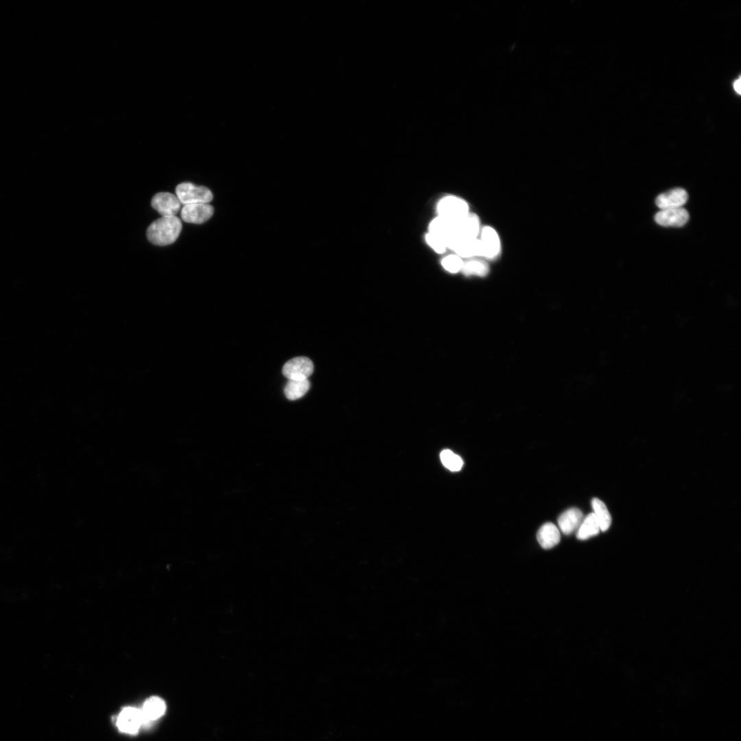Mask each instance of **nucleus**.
Instances as JSON below:
<instances>
[{"instance_id":"5701e85b","label":"nucleus","mask_w":741,"mask_h":741,"mask_svg":"<svg viewBox=\"0 0 741 741\" xmlns=\"http://www.w3.org/2000/svg\"><path fill=\"white\" fill-rule=\"evenodd\" d=\"M426 242L436 252H443L447 248L445 239L436 235L428 233L425 236Z\"/></svg>"},{"instance_id":"1a4fd4ad","label":"nucleus","mask_w":741,"mask_h":741,"mask_svg":"<svg viewBox=\"0 0 741 741\" xmlns=\"http://www.w3.org/2000/svg\"><path fill=\"white\" fill-rule=\"evenodd\" d=\"M151 204L162 217H165L174 216L180 210L181 203L174 194L159 192L153 196Z\"/></svg>"},{"instance_id":"2eb2a0df","label":"nucleus","mask_w":741,"mask_h":741,"mask_svg":"<svg viewBox=\"0 0 741 741\" xmlns=\"http://www.w3.org/2000/svg\"><path fill=\"white\" fill-rule=\"evenodd\" d=\"M600 531L598 521L592 513L583 519L577 530L576 537L578 539L585 540L597 535Z\"/></svg>"},{"instance_id":"ddd939ff","label":"nucleus","mask_w":741,"mask_h":741,"mask_svg":"<svg viewBox=\"0 0 741 741\" xmlns=\"http://www.w3.org/2000/svg\"><path fill=\"white\" fill-rule=\"evenodd\" d=\"M583 521V513L577 508H571L558 518V524L563 533L570 534L578 530Z\"/></svg>"},{"instance_id":"a211bd4d","label":"nucleus","mask_w":741,"mask_h":741,"mask_svg":"<svg viewBox=\"0 0 741 741\" xmlns=\"http://www.w3.org/2000/svg\"><path fill=\"white\" fill-rule=\"evenodd\" d=\"M455 224L449 222L448 220L441 217H437L434 219L430 224L429 233L436 235L443 238L446 242L451 236Z\"/></svg>"},{"instance_id":"4be33fe9","label":"nucleus","mask_w":741,"mask_h":741,"mask_svg":"<svg viewBox=\"0 0 741 741\" xmlns=\"http://www.w3.org/2000/svg\"><path fill=\"white\" fill-rule=\"evenodd\" d=\"M442 265L446 270L455 273L462 269L463 261L457 255H450L443 259Z\"/></svg>"},{"instance_id":"0eeeda50","label":"nucleus","mask_w":741,"mask_h":741,"mask_svg":"<svg viewBox=\"0 0 741 741\" xmlns=\"http://www.w3.org/2000/svg\"><path fill=\"white\" fill-rule=\"evenodd\" d=\"M213 214V207L209 203H197L184 205L181 210V218L187 223L202 224Z\"/></svg>"},{"instance_id":"423d86ee","label":"nucleus","mask_w":741,"mask_h":741,"mask_svg":"<svg viewBox=\"0 0 741 741\" xmlns=\"http://www.w3.org/2000/svg\"><path fill=\"white\" fill-rule=\"evenodd\" d=\"M143 723L141 709L132 707L124 708L116 720L119 729L121 732L129 734L137 733Z\"/></svg>"},{"instance_id":"f3484780","label":"nucleus","mask_w":741,"mask_h":741,"mask_svg":"<svg viewBox=\"0 0 741 741\" xmlns=\"http://www.w3.org/2000/svg\"><path fill=\"white\" fill-rule=\"evenodd\" d=\"M591 506L600 530L602 532L607 530L611 524V517L605 504L598 498H593L591 501Z\"/></svg>"},{"instance_id":"20e7f679","label":"nucleus","mask_w":741,"mask_h":741,"mask_svg":"<svg viewBox=\"0 0 741 741\" xmlns=\"http://www.w3.org/2000/svg\"><path fill=\"white\" fill-rule=\"evenodd\" d=\"M176 195L184 205L197 203H209L213 199L210 189L191 183H183L176 187Z\"/></svg>"},{"instance_id":"39448f33","label":"nucleus","mask_w":741,"mask_h":741,"mask_svg":"<svg viewBox=\"0 0 741 741\" xmlns=\"http://www.w3.org/2000/svg\"><path fill=\"white\" fill-rule=\"evenodd\" d=\"M314 371V364L307 357H296L285 363L283 375L288 379H307Z\"/></svg>"},{"instance_id":"7ed1b4c3","label":"nucleus","mask_w":741,"mask_h":741,"mask_svg":"<svg viewBox=\"0 0 741 741\" xmlns=\"http://www.w3.org/2000/svg\"><path fill=\"white\" fill-rule=\"evenodd\" d=\"M438 216L456 224L469 213V206L462 199L449 196L440 200L437 206Z\"/></svg>"},{"instance_id":"f257e3e1","label":"nucleus","mask_w":741,"mask_h":741,"mask_svg":"<svg viewBox=\"0 0 741 741\" xmlns=\"http://www.w3.org/2000/svg\"><path fill=\"white\" fill-rule=\"evenodd\" d=\"M182 230L180 220L174 216L161 217L150 224L146 232L148 240L156 246L174 243Z\"/></svg>"},{"instance_id":"f8f14e48","label":"nucleus","mask_w":741,"mask_h":741,"mask_svg":"<svg viewBox=\"0 0 741 741\" xmlns=\"http://www.w3.org/2000/svg\"><path fill=\"white\" fill-rule=\"evenodd\" d=\"M165 709L166 705L162 698L157 696L150 697L145 701L141 709L143 725L159 718L164 714Z\"/></svg>"},{"instance_id":"b1692460","label":"nucleus","mask_w":741,"mask_h":741,"mask_svg":"<svg viewBox=\"0 0 741 741\" xmlns=\"http://www.w3.org/2000/svg\"><path fill=\"white\" fill-rule=\"evenodd\" d=\"M740 82H740V78H738V80H736V81H735V82H733V89H734L735 91H736V93H737L738 94H740V92H741V91H740V89H741V87H740Z\"/></svg>"},{"instance_id":"dca6fc26","label":"nucleus","mask_w":741,"mask_h":741,"mask_svg":"<svg viewBox=\"0 0 741 741\" xmlns=\"http://www.w3.org/2000/svg\"><path fill=\"white\" fill-rule=\"evenodd\" d=\"M310 383L308 379H288L285 388V397L290 400L301 398L308 391Z\"/></svg>"},{"instance_id":"9b49d317","label":"nucleus","mask_w":741,"mask_h":741,"mask_svg":"<svg viewBox=\"0 0 741 741\" xmlns=\"http://www.w3.org/2000/svg\"><path fill=\"white\" fill-rule=\"evenodd\" d=\"M480 241L483 248V257L494 259L500 251V241L494 228L484 226L481 231Z\"/></svg>"},{"instance_id":"f03ea898","label":"nucleus","mask_w":741,"mask_h":741,"mask_svg":"<svg viewBox=\"0 0 741 741\" xmlns=\"http://www.w3.org/2000/svg\"><path fill=\"white\" fill-rule=\"evenodd\" d=\"M480 231V220L473 213H469L456 223L454 231L447 241V248L454 250L460 245L478 238Z\"/></svg>"},{"instance_id":"6ab92c4d","label":"nucleus","mask_w":741,"mask_h":741,"mask_svg":"<svg viewBox=\"0 0 741 741\" xmlns=\"http://www.w3.org/2000/svg\"><path fill=\"white\" fill-rule=\"evenodd\" d=\"M454 251L460 257H483L482 243L478 238L460 245Z\"/></svg>"},{"instance_id":"6e6552de","label":"nucleus","mask_w":741,"mask_h":741,"mask_svg":"<svg viewBox=\"0 0 741 741\" xmlns=\"http://www.w3.org/2000/svg\"><path fill=\"white\" fill-rule=\"evenodd\" d=\"M690 215L687 211L683 208L661 209L655 215V221L659 225L666 227H681L685 225Z\"/></svg>"},{"instance_id":"4468645a","label":"nucleus","mask_w":741,"mask_h":741,"mask_svg":"<svg viewBox=\"0 0 741 741\" xmlns=\"http://www.w3.org/2000/svg\"><path fill=\"white\" fill-rule=\"evenodd\" d=\"M537 538L544 549H550L557 545L561 539L558 528L552 523L544 524L538 530Z\"/></svg>"},{"instance_id":"412c9836","label":"nucleus","mask_w":741,"mask_h":741,"mask_svg":"<svg viewBox=\"0 0 741 741\" xmlns=\"http://www.w3.org/2000/svg\"><path fill=\"white\" fill-rule=\"evenodd\" d=\"M443 464L451 471H458L463 465L462 459L449 449H444L440 454Z\"/></svg>"},{"instance_id":"9d476101","label":"nucleus","mask_w":741,"mask_h":741,"mask_svg":"<svg viewBox=\"0 0 741 741\" xmlns=\"http://www.w3.org/2000/svg\"><path fill=\"white\" fill-rule=\"evenodd\" d=\"M688 199L687 191L682 188H674L659 194L656 200V205L661 209L682 207Z\"/></svg>"},{"instance_id":"aec40b11","label":"nucleus","mask_w":741,"mask_h":741,"mask_svg":"<svg viewBox=\"0 0 741 741\" xmlns=\"http://www.w3.org/2000/svg\"><path fill=\"white\" fill-rule=\"evenodd\" d=\"M462 271L465 275H477L483 277L489 272V266L484 261L480 259H472L463 262Z\"/></svg>"}]
</instances>
